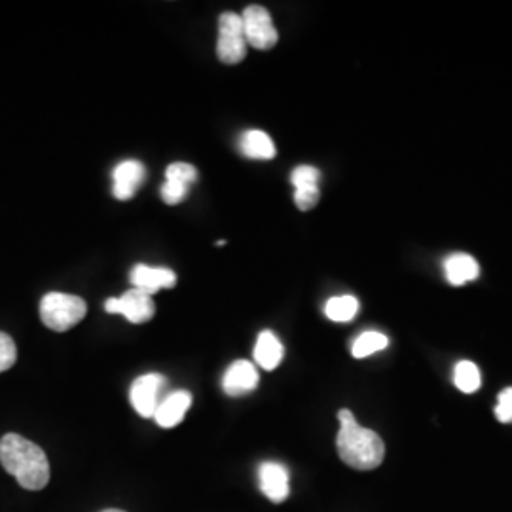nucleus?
<instances>
[{
  "instance_id": "19",
  "label": "nucleus",
  "mask_w": 512,
  "mask_h": 512,
  "mask_svg": "<svg viewBox=\"0 0 512 512\" xmlns=\"http://www.w3.org/2000/svg\"><path fill=\"white\" fill-rule=\"evenodd\" d=\"M198 179V169L186 162H175L165 169V181L169 183L183 184L190 188Z\"/></svg>"
},
{
  "instance_id": "16",
  "label": "nucleus",
  "mask_w": 512,
  "mask_h": 512,
  "mask_svg": "<svg viewBox=\"0 0 512 512\" xmlns=\"http://www.w3.org/2000/svg\"><path fill=\"white\" fill-rule=\"evenodd\" d=\"M359 300L351 294H342V296H334L330 298L325 306V315L334 323H349L351 319H355V315L359 313Z\"/></svg>"
},
{
  "instance_id": "12",
  "label": "nucleus",
  "mask_w": 512,
  "mask_h": 512,
  "mask_svg": "<svg viewBox=\"0 0 512 512\" xmlns=\"http://www.w3.org/2000/svg\"><path fill=\"white\" fill-rule=\"evenodd\" d=\"M190 406H192V395L188 391H175L160 403L154 414V420L164 429L177 427L184 420Z\"/></svg>"
},
{
  "instance_id": "9",
  "label": "nucleus",
  "mask_w": 512,
  "mask_h": 512,
  "mask_svg": "<svg viewBox=\"0 0 512 512\" xmlns=\"http://www.w3.org/2000/svg\"><path fill=\"white\" fill-rule=\"evenodd\" d=\"M131 283L133 289H139L152 296L162 289H173L177 285V274L169 268H152L147 264H137L131 270Z\"/></svg>"
},
{
  "instance_id": "22",
  "label": "nucleus",
  "mask_w": 512,
  "mask_h": 512,
  "mask_svg": "<svg viewBox=\"0 0 512 512\" xmlns=\"http://www.w3.org/2000/svg\"><path fill=\"white\" fill-rule=\"evenodd\" d=\"M321 198L319 186H308V188H296L294 190V203L300 211H311Z\"/></svg>"
},
{
  "instance_id": "17",
  "label": "nucleus",
  "mask_w": 512,
  "mask_h": 512,
  "mask_svg": "<svg viewBox=\"0 0 512 512\" xmlns=\"http://www.w3.org/2000/svg\"><path fill=\"white\" fill-rule=\"evenodd\" d=\"M387 346H389V338L385 334L378 332V330H366L353 342L351 353H353L355 359H365V357H370V355L382 351Z\"/></svg>"
},
{
  "instance_id": "10",
  "label": "nucleus",
  "mask_w": 512,
  "mask_h": 512,
  "mask_svg": "<svg viewBox=\"0 0 512 512\" xmlns=\"http://www.w3.org/2000/svg\"><path fill=\"white\" fill-rule=\"evenodd\" d=\"M258 385V372L251 361H236L228 366L222 378V389L230 397H241L255 391Z\"/></svg>"
},
{
  "instance_id": "3",
  "label": "nucleus",
  "mask_w": 512,
  "mask_h": 512,
  "mask_svg": "<svg viewBox=\"0 0 512 512\" xmlns=\"http://www.w3.org/2000/svg\"><path fill=\"white\" fill-rule=\"evenodd\" d=\"M88 313V304L67 293H48L40 302V319L50 330L65 332L76 327Z\"/></svg>"
},
{
  "instance_id": "1",
  "label": "nucleus",
  "mask_w": 512,
  "mask_h": 512,
  "mask_svg": "<svg viewBox=\"0 0 512 512\" xmlns=\"http://www.w3.org/2000/svg\"><path fill=\"white\" fill-rule=\"evenodd\" d=\"M0 463L25 490L38 492L50 482V461L44 450L18 433H8L0 439Z\"/></svg>"
},
{
  "instance_id": "11",
  "label": "nucleus",
  "mask_w": 512,
  "mask_h": 512,
  "mask_svg": "<svg viewBox=\"0 0 512 512\" xmlns=\"http://www.w3.org/2000/svg\"><path fill=\"white\" fill-rule=\"evenodd\" d=\"M260 490L272 503H283L289 497V473L279 463H262L260 471Z\"/></svg>"
},
{
  "instance_id": "4",
  "label": "nucleus",
  "mask_w": 512,
  "mask_h": 512,
  "mask_svg": "<svg viewBox=\"0 0 512 512\" xmlns=\"http://www.w3.org/2000/svg\"><path fill=\"white\" fill-rule=\"evenodd\" d=\"M247 55V42L243 33V19L239 14L226 12L219 19L217 57L226 65L241 63Z\"/></svg>"
},
{
  "instance_id": "20",
  "label": "nucleus",
  "mask_w": 512,
  "mask_h": 512,
  "mask_svg": "<svg viewBox=\"0 0 512 512\" xmlns=\"http://www.w3.org/2000/svg\"><path fill=\"white\" fill-rule=\"evenodd\" d=\"M16 359H18L16 342L12 340L10 334L0 332V372L10 370L12 366L16 365Z\"/></svg>"
},
{
  "instance_id": "24",
  "label": "nucleus",
  "mask_w": 512,
  "mask_h": 512,
  "mask_svg": "<svg viewBox=\"0 0 512 512\" xmlns=\"http://www.w3.org/2000/svg\"><path fill=\"white\" fill-rule=\"evenodd\" d=\"M186 194H188V188L183 186V184L165 181L164 186H162V200L167 205H177V203L183 202Z\"/></svg>"
},
{
  "instance_id": "2",
  "label": "nucleus",
  "mask_w": 512,
  "mask_h": 512,
  "mask_svg": "<svg viewBox=\"0 0 512 512\" xmlns=\"http://www.w3.org/2000/svg\"><path fill=\"white\" fill-rule=\"evenodd\" d=\"M340 431L336 437L338 456L357 471H372L382 465L385 456L384 440L376 431L361 427L351 410L338 412Z\"/></svg>"
},
{
  "instance_id": "15",
  "label": "nucleus",
  "mask_w": 512,
  "mask_h": 512,
  "mask_svg": "<svg viewBox=\"0 0 512 512\" xmlns=\"http://www.w3.org/2000/svg\"><path fill=\"white\" fill-rule=\"evenodd\" d=\"M239 150L245 158H251V160H272L275 156L272 137L260 129L245 131L239 139Z\"/></svg>"
},
{
  "instance_id": "7",
  "label": "nucleus",
  "mask_w": 512,
  "mask_h": 512,
  "mask_svg": "<svg viewBox=\"0 0 512 512\" xmlns=\"http://www.w3.org/2000/svg\"><path fill=\"white\" fill-rule=\"evenodd\" d=\"M107 313H120L133 325H143L154 317V300L152 296L139 289H129L120 298H109L105 302Z\"/></svg>"
},
{
  "instance_id": "13",
  "label": "nucleus",
  "mask_w": 512,
  "mask_h": 512,
  "mask_svg": "<svg viewBox=\"0 0 512 512\" xmlns=\"http://www.w3.org/2000/svg\"><path fill=\"white\" fill-rule=\"evenodd\" d=\"M444 275L450 285L461 287L469 281H475L480 275V266L473 256L467 253H454L444 260Z\"/></svg>"
},
{
  "instance_id": "6",
  "label": "nucleus",
  "mask_w": 512,
  "mask_h": 512,
  "mask_svg": "<svg viewBox=\"0 0 512 512\" xmlns=\"http://www.w3.org/2000/svg\"><path fill=\"white\" fill-rule=\"evenodd\" d=\"M165 382L162 374H145L141 378H137L131 389H129V401L133 404L135 412L143 418H154L156 410L162 399L164 393Z\"/></svg>"
},
{
  "instance_id": "21",
  "label": "nucleus",
  "mask_w": 512,
  "mask_h": 512,
  "mask_svg": "<svg viewBox=\"0 0 512 512\" xmlns=\"http://www.w3.org/2000/svg\"><path fill=\"white\" fill-rule=\"evenodd\" d=\"M319 179H321L319 169L311 167V165H300V167L294 169L293 175H291L294 190L296 188H308V186H319Z\"/></svg>"
},
{
  "instance_id": "8",
  "label": "nucleus",
  "mask_w": 512,
  "mask_h": 512,
  "mask_svg": "<svg viewBox=\"0 0 512 512\" xmlns=\"http://www.w3.org/2000/svg\"><path fill=\"white\" fill-rule=\"evenodd\" d=\"M145 177L147 169L137 160H126L116 165V169L112 171V196L120 202L131 200L137 194L139 186L145 183Z\"/></svg>"
},
{
  "instance_id": "23",
  "label": "nucleus",
  "mask_w": 512,
  "mask_h": 512,
  "mask_svg": "<svg viewBox=\"0 0 512 512\" xmlns=\"http://www.w3.org/2000/svg\"><path fill=\"white\" fill-rule=\"evenodd\" d=\"M495 418L501 423H512V387L499 393L495 404Z\"/></svg>"
},
{
  "instance_id": "18",
  "label": "nucleus",
  "mask_w": 512,
  "mask_h": 512,
  "mask_svg": "<svg viewBox=\"0 0 512 512\" xmlns=\"http://www.w3.org/2000/svg\"><path fill=\"white\" fill-rule=\"evenodd\" d=\"M454 384L461 393H475L482 385L480 368L473 361H459L454 368Z\"/></svg>"
},
{
  "instance_id": "14",
  "label": "nucleus",
  "mask_w": 512,
  "mask_h": 512,
  "mask_svg": "<svg viewBox=\"0 0 512 512\" xmlns=\"http://www.w3.org/2000/svg\"><path fill=\"white\" fill-rule=\"evenodd\" d=\"M285 357V348L272 330H262L255 346L256 365L264 370H275Z\"/></svg>"
},
{
  "instance_id": "5",
  "label": "nucleus",
  "mask_w": 512,
  "mask_h": 512,
  "mask_svg": "<svg viewBox=\"0 0 512 512\" xmlns=\"http://www.w3.org/2000/svg\"><path fill=\"white\" fill-rule=\"evenodd\" d=\"M243 19V33L247 46H253L255 50H272L277 44V29L274 27L272 16L262 6H247L241 14Z\"/></svg>"
},
{
  "instance_id": "25",
  "label": "nucleus",
  "mask_w": 512,
  "mask_h": 512,
  "mask_svg": "<svg viewBox=\"0 0 512 512\" xmlns=\"http://www.w3.org/2000/svg\"><path fill=\"white\" fill-rule=\"evenodd\" d=\"M101 512H126V511H120V509H107V511H101Z\"/></svg>"
}]
</instances>
